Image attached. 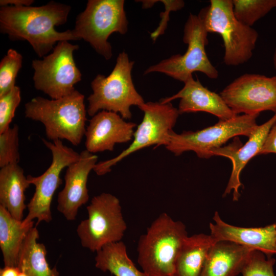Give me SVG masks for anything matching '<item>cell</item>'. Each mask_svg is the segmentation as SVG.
<instances>
[{
  "instance_id": "4fadbf2b",
  "label": "cell",
  "mask_w": 276,
  "mask_h": 276,
  "mask_svg": "<svg viewBox=\"0 0 276 276\" xmlns=\"http://www.w3.org/2000/svg\"><path fill=\"white\" fill-rule=\"evenodd\" d=\"M226 105L237 115L276 112V76L245 74L228 84L220 93Z\"/></svg>"
},
{
  "instance_id": "7a4b0ae2",
  "label": "cell",
  "mask_w": 276,
  "mask_h": 276,
  "mask_svg": "<svg viewBox=\"0 0 276 276\" xmlns=\"http://www.w3.org/2000/svg\"><path fill=\"white\" fill-rule=\"evenodd\" d=\"M25 107V117L42 123L48 139H65L74 146L81 143L86 132L87 112L84 96L76 89L57 99L35 97Z\"/></svg>"
},
{
  "instance_id": "83f0119b",
  "label": "cell",
  "mask_w": 276,
  "mask_h": 276,
  "mask_svg": "<svg viewBox=\"0 0 276 276\" xmlns=\"http://www.w3.org/2000/svg\"><path fill=\"white\" fill-rule=\"evenodd\" d=\"M275 259L267 258L257 250H252L241 273L243 276H275L273 267Z\"/></svg>"
},
{
  "instance_id": "ffe728a7",
  "label": "cell",
  "mask_w": 276,
  "mask_h": 276,
  "mask_svg": "<svg viewBox=\"0 0 276 276\" xmlns=\"http://www.w3.org/2000/svg\"><path fill=\"white\" fill-rule=\"evenodd\" d=\"M30 183L24 170L17 164H11L0 170V205L5 208L11 215L22 221L25 204V192Z\"/></svg>"
},
{
  "instance_id": "9c48e42d",
  "label": "cell",
  "mask_w": 276,
  "mask_h": 276,
  "mask_svg": "<svg viewBox=\"0 0 276 276\" xmlns=\"http://www.w3.org/2000/svg\"><path fill=\"white\" fill-rule=\"evenodd\" d=\"M88 218L77 228L83 247L97 252L107 244L121 241L127 228L119 199L102 193L86 207Z\"/></svg>"
},
{
  "instance_id": "7402d4cb",
  "label": "cell",
  "mask_w": 276,
  "mask_h": 276,
  "mask_svg": "<svg viewBox=\"0 0 276 276\" xmlns=\"http://www.w3.org/2000/svg\"><path fill=\"white\" fill-rule=\"evenodd\" d=\"M214 243L210 235L201 233L187 237L176 259L174 276H200Z\"/></svg>"
},
{
  "instance_id": "52a82bcc",
  "label": "cell",
  "mask_w": 276,
  "mask_h": 276,
  "mask_svg": "<svg viewBox=\"0 0 276 276\" xmlns=\"http://www.w3.org/2000/svg\"><path fill=\"white\" fill-rule=\"evenodd\" d=\"M208 32L198 15L191 13L185 25L182 40L188 45L182 55L176 54L147 68L144 75L161 73L185 83L194 72H201L210 79L218 77V71L205 51Z\"/></svg>"
},
{
  "instance_id": "44dd1931",
  "label": "cell",
  "mask_w": 276,
  "mask_h": 276,
  "mask_svg": "<svg viewBox=\"0 0 276 276\" xmlns=\"http://www.w3.org/2000/svg\"><path fill=\"white\" fill-rule=\"evenodd\" d=\"M0 205V247L5 266L17 267L19 252L33 221L25 224Z\"/></svg>"
},
{
  "instance_id": "f546056e",
  "label": "cell",
  "mask_w": 276,
  "mask_h": 276,
  "mask_svg": "<svg viewBox=\"0 0 276 276\" xmlns=\"http://www.w3.org/2000/svg\"><path fill=\"white\" fill-rule=\"evenodd\" d=\"M165 6L166 11L162 13V20L157 28L151 34V37L155 40L161 34H163L167 28V22L169 20V15L171 11H177L182 9L185 6V2L181 0L160 1Z\"/></svg>"
},
{
  "instance_id": "2e32d148",
  "label": "cell",
  "mask_w": 276,
  "mask_h": 276,
  "mask_svg": "<svg viewBox=\"0 0 276 276\" xmlns=\"http://www.w3.org/2000/svg\"><path fill=\"white\" fill-rule=\"evenodd\" d=\"M276 122V112L267 121L258 125L248 137L246 143L242 145L240 140H236L230 145L221 147L212 151V154L226 157L231 159L233 167L231 176L223 196L233 192V200H238L240 194L239 189L241 187L240 174L248 162L260 152L265 143L268 134Z\"/></svg>"
},
{
  "instance_id": "3957f363",
  "label": "cell",
  "mask_w": 276,
  "mask_h": 276,
  "mask_svg": "<svg viewBox=\"0 0 276 276\" xmlns=\"http://www.w3.org/2000/svg\"><path fill=\"white\" fill-rule=\"evenodd\" d=\"M185 225L166 213L160 214L137 243V262L148 276H174L181 247L188 237Z\"/></svg>"
},
{
  "instance_id": "6da1fadb",
  "label": "cell",
  "mask_w": 276,
  "mask_h": 276,
  "mask_svg": "<svg viewBox=\"0 0 276 276\" xmlns=\"http://www.w3.org/2000/svg\"><path fill=\"white\" fill-rule=\"evenodd\" d=\"M71 6L55 1L32 7L7 6L0 8V31L12 40H26L40 58L61 41L78 40L73 30L59 32L55 27L64 24Z\"/></svg>"
},
{
  "instance_id": "ac0fdd59",
  "label": "cell",
  "mask_w": 276,
  "mask_h": 276,
  "mask_svg": "<svg viewBox=\"0 0 276 276\" xmlns=\"http://www.w3.org/2000/svg\"><path fill=\"white\" fill-rule=\"evenodd\" d=\"M180 99L177 108L179 114L205 112L226 120L237 116L226 105L220 94L203 86L198 80L190 76L184 83L183 88L176 94L162 99V103H169Z\"/></svg>"
},
{
  "instance_id": "ba28073f",
  "label": "cell",
  "mask_w": 276,
  "mask_h": 276,
  "mask_svg": "<svg viewBox=\"0 0 276 276\" xmlns=\"http://www.w3.org/2000/svg\"><path fill=\"white\" fill-rule=\"evenodd\" d=\"M259 115H237L196 131L179 134L173 130L165 147L176 156L192 151L199 158H209L213 156L214 150L221 147L229 139L239 135L249 137L258 126L256 119Z\"/></svg>"
},
{
  "instance_id": "1f68e13d",
  "label": "cell",
  "mask_w": 276,
  "mask_h": 276,
  "mask_svg": "<svg viewBox=\"0 0 276 276\" xmlns=\"http://www.w3.org/2000/svg\"><path fill=\"white\" fill-rule=\"evenodd\" d=\"M34 2L33 0H1L0 6L4 7L9 5L14 7L31 6Z\"/></svg>"
},
{
  "instance_id": "5b68a950",
  "label": "cell",
  "mask_w": 276,
  "mask_h": 276,
  "mask_svg": "<svg viewBox=\"0 0 276 276\" xmlns=\"http://www.w3.org/2000/svg\"><path fill=\"white\" fill-rule=\"evenodd\" d=\"M198 15L208 33L219 34L224 47L223 62L237 66L247 62L252 56L259 34L236 17L232 0H211Z\"/></svg>"
},
{
  "instance_id": "277c9868",
  "label": "cell",
  "mask_w": 276,
  "mask_h": 276,
  "mask_svg": "<svg viewBox=\"0 0 276 276\" xmlns=\"http://www.w3.org/2000/svg\"><path fill=\"white\" fill-rule=\"evenodd\" d=\"M134 62L124 51L120 53L115 66L107 76L99 74L91 82L93 93L87 98V112L93 117L99 110L120 114L125 120L131 118L132 106L141 107L145 102L136 90L131 71Z\"/></svg>"
},
{
  "instance_id": "d4e9b609",
  "label": "cell",
  "mask_w": 276,
  "mask_h": 276,
  "mask_svg": "<svg viewBox=\"0 0 276 276\" xmlns=\"http://www.w3.org/2000/svg\"><path fill=\"white\" fill-rule=\"evenodd\" d=\"M237 19L250 27L276 7V0H232Z\"/></svg>"
},
{
  "instance_id": "e0dca14e",
  "label": "cell",
  "mask_w": 276,
  "mask_h": 276,
  "mask_svg": "<svg viewBox=\"0 0 276 276\" xmlns=\"http://www.w3.org/2000/svg\"><path fill=\"white\" fill-rule=\"evenodd\" d=\"M210 223V235L214 242L227 241L263 253L267 258L276 255V222L260 227L231 225L222 220L218 212Z\"/></svg>"
},
{
  "instance_id": "30bf717a",
  "label": "cell",
  "mask_w": 276,
  "mask_h": 276,
  "mask_svg": "<svg viewBox=\"0 0 276 276\" xmlns=\"http://www.w3.org/2000/svg\"><path fill=\"white\" fill-rule=\"evenodd\" d=\"M139 108L143 111L144 117L134 131L132 142L116 157L97 163L94 169L97 175L108 173L111 167L141 149L152 145L158 147L167 144L169 134L180 114L178 109L171 102L160 101L146 102Z\"/></svg>"
},
{
  "instance_id": "9a60e30c",
  "label": "cell",
  "mask_w": 276,
  "mask_h": 276,
  "mask_svg": "<svg viewBox=\"0 0 276 276\" xmlns=\"http://www.w3.org/2000/svg\"><path fill=\"white\" fill-rule=\"evenodd\" d=\"M136 124L127 122L119 113L98 112L89 120L85 132L86 150L91 153L113 151L116 144L133 139Z\"/></svg>"
},
{
  "instance_id": "484cf974",
  "label": "cell",
  "mask_w": 276,
  "mask_h": 276,
  "mask_svg": "<svg viewBox=\"0 0 276 276\" xmlns=\"http://www.w3.org/2000/svg\"><path fill=\"white\" fill-rule=\"evenodd\" d=\"M22 64V55L14 49H9L0 62V97L15 86V79Z\"/></svg>"
},
{
  "instance_id": "7c38bea8",
  "label": "cell",
  "mask_w": 276,
  "mask_h": 276,
  "mask_svg": "<svg viewBox=\"0 0 276 276\" xmlns=\"http://www.w3.org/2000/svg\"><path fill=\"white\" fill-rule=\"evenodd\" d=\"M43 144L51 151L52 160L51 165L41 175H28L30 183L35 186L34 193L27 204L28 213L22 222L28 224L37 219L36 225L40 222H49L52 220L51 205L53 195L62 184V170L77 162L80 153L63 145L60 140L50 142L42 139Z\"/></svg>"
},
{
  "instance_id": "603a6c76",
  "label": "cell",
  "mask_w": 276,
  "mask_h": 276,
  "mask_svg": "<svg viewBox=\"0 0 276 276\" xmlns=\"http://www.w3.org/2000/svg\"><path fill=\"white\" fill-rule=\"evenodd\" d=\"M39 237L38 229L33 227L22 244L17 267L28 276H59L56 267H50L46 259V247L43 243L37 242Z\"/></svg>"
},
{
  "instance_id": "d6a6232c",
  "label": "cell",
  "mask_w": 276,
  "mask_h": 276,
  "mask_svg": "<svg viewBox=\"0 0 276 276\" xmlns=\"http://www.w3.org/2000/svg\"><path fill=\"white\" fill-rule=\"evenodd\" d=\"M20 272L17 267L4 266L0 269V276H18Z\"/></svg>"
},
{
  "instance_id": "f1b7e54d",
  "label": "cell",
  "mask_w": 276,
  "mask_h": 276,
  "mask_svg": "<svg viewBox=\"0 0 276 276\" xmlns=\"http://www.w3.org/2000/svg\"><path fill=\"white\" fill-rule=\"evenodd\" d=\"M20 101V88L16 85L0 97V133L10 128V124Z\"/></svg>"
},
{
  "instance_id": "4dcf8cb0",
  "label": "cell",
  "mask_w": 276,
  "mask_h": 276,
  "mask_svg": "<svg viewBox=\"0 0 276 276\" xmlns=\"http://www.w3.org/2000/svg\"><path fill=\"white\" fill-rule=\"evenodd\" d=\"M276 154V122L270 130L260 154Z\"/></svg>"
},
{
  "instance_id": "5bb4252c",
  "label": "cell",
  "mask_w": 276,
  "mask_h": 276,
  "mask_svg": "<svg viewBox=\"0 0 276 276\" xmlns=\"http://www.w3.org/2000/svg\"><path fill=\"white\" fill-rule=\"evenodd\" d=\"M97 160L96 155L84 150L80 153L79 159L67 167L65 185L58 194L57 207L67 220H75L79 208L88 201V177Z\"/></svg>"
},
{
  "instance_id": "8992f818",
  "label": "cell",
  "mask_w": 276,
  "mask_h": 276,
  "mask_svg": "<svg viewBox=\"0 0 276 276\" xmlns=\"http://www.w3.org/2000/svg\"><path fill=\"white\" fill-rule=\"evenodd\" d=\"M124 4V0H88L76 19L73 29L76 35L106 60L112 56L109 36L114 32L124 35L128 30Z\"/></svg>"
},
{
  "instance_id": "4316f807",
  "label": "cell",
  "mask_w": 276,
  "mask_h": 276,
  "mask_svg": "<svg viewBox=\"0 0 276 276\" xmlns=\"http://www.w3.org/2000/svg\"><path fill=\"white\" fill-rule=\"evenodd\" d=\"M19 127L14 125L0 133V167L18 164Z\"/></svg>"
},
{
  "instance_id": "d6986e66",
  "label": "cell",
  "mask_w": 276,
  "mask_h": 276,
  "mask_svg": "<svg viewBox=\"0 0 276 276\" xmlns=\"http://www.w3.org/2000/svg\"><path fill=\"white\" fill-rule=\"evenodd\" d=\"M253 249L227 241L211 246L200 276H236L241 271Z\"/></svg>"
},
{
  "instance_id": "cb8c5ba5",
  "label": "cell",
  "mask_w": 276,
  "mask_h": 276,
  "mask_svg": "<svg viewBox=\"0 0 276 276\" xmlns=\"http://www.w3.org/2000/svg\"><path fill=\"white\" fill-rule=\"evenodd\" d=\"M96 252L95 266L103 271L115 276H148L136 267L121 241L107 244Z\"/></svg>"
},
{
  "instance_id": "e575fe53",
  "label": "cell",
  "mask_w": 276,
  "mask_h": 276,
  "mask_svg": "<svg viewBox=\"0 0 276 276\" xmlns=\"http://www.w3.org/2000/svg\"><path fill=\"white\" fill-rule=\"evenodd\" d=\"M18 276H28L27 275H26L25 273H24V272H20Z\"/></svg>"
},
{
  "instance_id": "836d02e7",
  "label": "cell",
  "mask_w": 276,
  "mask_h": 276,
  "mask_svg": "<svg viewBox=\"0 0 276 276\" xmlns=\"http://www.w3.org/2000/svg\"><path fill=\"white\" fill-rule=\"evenodd\" d=\"M273 63L274 67L276 70V47L274 49L273 55Z\"/></svg>"
},
{
  "instance_id": "8fae6325",
  "label": "cell",
  "mask_w": 276,
  "mask_h": 276,
  "mask_svg": "<svg viewBox=\"0 0 276 276\" xmlns=\"http://www.w3.org/2000/svg\"><path fill=\"white\" fill-rule=\"evenodd\" d=\"M79 48L78 45L68 41H59L50 54L41 60H33L32 66L34 71L35 88L52 99H59L74 91V85L82 77L73 56L74 51Z\"/></svg>"
}]
</instances>
